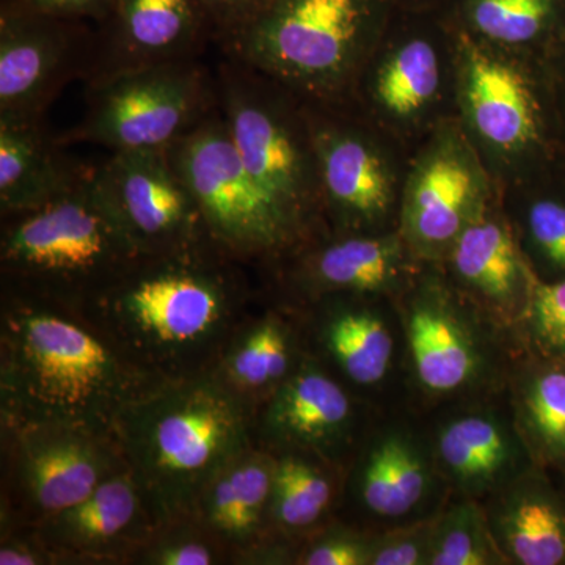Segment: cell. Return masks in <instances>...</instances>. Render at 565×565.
<instances>
[{"label":"cell","instance_id":"6da1fadb","mask_svg":"<svg viewBox=\"0 0 565 565\" xmlns=\"http://www.w3.org/2000/svg\"><path fill=\"white\" fill-rule=\"evenodd\" d=\"M244 266L214 241L141 256L76 313L147 373H211L247 318Z\"/></svg>","mask_w":565,"mask_h":565},{"label":"cell","instance_id":"7a4b0ae2","mask_svg":"<svg viewBox=\"0 0 565 565\" xmlns=\"http://www.w3.org/2000/svg\"><path fill=\"white\" fill-rule=\"evenodd\" d=\"M161 381L122 355L76 311L3 289L2 426L114 434L122 411Z\"/></svg>","mask_w":565,"mask_h":565},{"label":"cell","instance_id":"3957f363","mask_svg":"<svg viewBox=\"0 0 565 565\" xmlns=\"http://www.w3.org/2000/svg\"><path fill=\"white\" fill-rule=\"evenodd\" d=\"M253 403L217 371L163 379L114 427L156 531L191 520L203 490L253 446Z\"/></svg>","mask_w":565,"mask_h":565},{"label":"cell","instance_id":"277c9868","mask_svg":"<svg viewBox=\"0 0 565 565\" xmlns=\"http://www.w3.org/2000/svg\"><path fill=\"white\" fill-rule=\"evenodd\" d=\"M141 252L95 173L76 191L2 217L3 289L81 310L139 262Z\"/></svg>","mask_w":565,"mask_h":565},{"label":"cell","instance_id":"5b68a950","mask_svg":"<svg viewBox=\"0 0 565 565\" xmlns=\"http://www.w3.org/2000/svg\"><path fill=\"white\" fill-rule=\"evenodd\" d=\"M394 10L392 0H274L221 50L305 102L340 106Z\"/></svg>","mask_w":565,"mask_h":565},{"label":"cell","instance_id":"8992f818","mask_svg":"<svg viewBox=\"0 0 565 565\" xmlns=\"http://www.w3.org/2000/svg\"><path fill=\"white\" fill-rule=\"evenodd\" d=\"M218 109L245 169L303 245L330 233L307 104L281 82L223 55Z\"/></svg>","mask_w":565,"mask_h":565},{"label":"cell","instance_id":"52a82bcc","mask_svg":"<svg viewBox=\"0 0 565 565\" xmlns=\"http://www.w3.org/2000/svg\"><path fill=\"white\" fill-rule=\"evenodd\" d=\"M456 33V120L493 180L503 189L555 170L563 145L537 62Z\"/></svg>","mask_w":565,"mask_h":565},{"label":"cell","instance_id":"ba28073f","mask_svg":"<svg viewBox=\"0 0 565 565\" xmlns=\"http://www.w3.org/2000/svg\"><path fill=\"white\" fill-rule=\"evenodd\" d=\"M457 33L445 11L394 10L343 106L414 152L456 120Z\"/></svg>","mask_w":565,"mask_h":565},{"label":"cell","instance_id":"9c48e42d","mask_svg":"<svg viewBox=\"0 0 565 565\" xmlns=\"http://www.w3.org/2000/svg\"><path fill=\"white\" fill-rule=\"evenodd\" d=\"M85 104L84 117L58 139L110 152L169 150L218 109L215 76L200 58L95 77Z\"/></svg>","mask_w":565,"mask_h":565},{"label":"cell","instance_id":"30bf717a","mask_svg":"<svg viewBox=\"0 0 565 565\" xmlns=\"http://www.w3.org/2000/svg\"><path fill=\"white\" fill-rule=\"evenodd\" d=\"M212 241L234 258L273 267L302 241L245 169L221 109L169 148Z\"/></svg>","mask_w":565,"mask_h":565},{"label":"cell","instance_id":"8fae6325","mask_svg":"<svg viewBox=\"0 0 565 565\" xmlns=\"http://www.w3.org/2000/svg\"><path fill=\"white\" fill-rule=\"evenodd\" d=\"M305 104L330 233L397 230L412 152L343 104Z\"/></svg>","mask_w":565,"mask_h":565},{"label":"cell","instance_id":"7c38bea8","mask_svg":"<svg viewBox=\"0 0 565 565\" xmlns=\"http://www.w3.org/2000/svg\"><path fill=\"white\" fill-rule=\"evenodd\" d=\"M394 305L412 375L427 397L455 399L493 384L500 359L486 329L490 319L457 291L438 264H426Z\"/></svg>","mask_w":565,"mask_h":565},{"label":"cell","instance_id":"4fadbf2b","mask_svg":"<svg viewBox=\"0 0 565 565\" xmlns=\"http://www.w3.org/2000/svg\"><path fill=\"white\" fill-rule=\"evenodd\" d=\"M9 522L32 530L128 470L114 434L66 426H2Z\"/></svg>","mask_w":565,"mask_h":565},{"label":"cell","instance_id":"5bb4252c","mask_svg":"<svg viewBox=\"0 0 565 565\" xmlns=\"http://www.w3.org/2000/svg\"><path fill=\"white\" fill-rule=\"evenodd\" d=\"M500 192L459 122H445L411 154L397 230L419 262L440 264Z\"/></svg>","mask_w":565,"mask_h":565},{"label":"cell","instance_id":"9a60e30c","mask_svg":"<svg viewBox=\"0 0 565 565\" xmlns=\"http://www.w3.org/2000/svg\"><path fill=\"white\" fill-rule=\"evenodd\" d=\"M96 32L41 13L24 0L0 6V117L44 118L70 82L90 79Z\"/></svg>","mask_w":565,"mask_h":565},{"label":"cell","instance_id":"2e32d148","mask_svg":"<svg viewBox=\"0 0 565 565\" xmlns=\"http://www.w3.org/2000/svg\"><path fill=\"white\" fill-rule=\"evenodd\" d=\"M96 181L141 255H166L212 241L169 150L115 151Z\"/></svg>","mask_w":565,"mask_h":565},{"label":"cell","instance_id":"e0dca14e","mask_svg":"<svg viewBox=\"0 0 565 565\" xmlns=\"http://www.w3.org/2000/svg\"><path fill=\"white\" fill-rule=\"evenodd\" d=\"M426 263L405 244L399 230L375 234H334L292 252L270 267L278 281L303 299L356 296L396 300Z\"/></svg>","mask_w":565,"mask_h":565},{"label":"cell","instance_id":"ac0fdd59","mask_svg":"<svg viewBox=\"0 0 565 565\" xmlns=\"http://www.w3.org/2000/svg\"><path fill=\"white\" fill-rule=\"evenodd\" d=\"M438 266L490 321L514 326L525 319L537 278L516 243L501 192L468 223Z\"/></svg>","mask_w":565,"mask_h":565},{"label":"cell","instance_id":"d6986e66","mask_svg":"<svg viewBox=\"0 0 565 565\" xmlns=\"http://www.w3.org/2000/svg\"><path fill=\"white\" fill-rule=\"evenodd\" d=\"M210 40V22L200 0H117L114 13L96 32L95 66L88 81L199 58Z\"/></svg>","mask_w":565,"mask_h":565},{"label":"cell","instance_id":"ffe728a7","mask_svg":"<svg viewBox=\"0 0 565 565\" xmlns=\"http://www.w3.org/2000/svg\"><path fill=\"white\" fill-rule=\"evenodd\" d=\"M351 394L318 363L302 360L266 397L259 434L281 451H300L334 462L355 427Z\"/></svg>","mask_w":565,"mask_h":565},{"label":"cell","instance_id":"44dd1931","mask_svg":"<svg viewBox=\"0 0 565 565\" xmlns=\"http://www.w3.org/2000/svg\"><path fill=\"white\" fill-rule=\"evenodd\" d=\"M430 446L438 473L460 497L492 498L526 473L527 445L514 415L493 407L475 405L449 415Z\"/></svg>","mask_w":565,"mask_h":565},{"label":"cell","instance_id":"7402d4cb","mask_svg":"<svg viewBox=\"0 0 565 565\" xmlns=\"http://www.w3.org/2000/svg\"><path fill=\"white\" fill-rule=\"evenodd\" d=\"M31 531L57 559H132L156 526L125 470Z\"/></svg>","mask_w":565,"mask_h":565},{"label":"cell","instance_id":"603a6c76","mask_svg":"<svg viewBox=\"0 0 565 565\" xmlns=\"http://www.w3.org/2000/svg\"><path fill=\"white\" fill-rule=\"evenodd\" d=\"M440 482L433 446L407 427L392 426L364 448L353 475V494L367 515L396 526L430 516L423 511Z\"/></svg>","mask_w":565,"mask_h":565},{"label":"cell","instance_id":"cb8c5ba5","mask_svg":"<svg viewBox=\"0 0 565 565\" xmlns=\"http://www.w3.org/2000/svg\"><path fill=\"white\" fill-rule=\"evenodd\" d=\"M44 118L0 117V214L39 210L76 191L95 167L71 158Z\"/></svg>","mask_w":565,"mask_h":565},{"label":"cell","instance_id":"d4e9b609","mask_svg":"<svg viewBox=\"0 0 565 565\" xmlns=\"http://www.w3.org/2000/svg\"><path fill=\"white\" fill-rule=\"evenodd\" d=\"M321 310L323 348L352 385L377 388L392 374L396 337L386 305L388 299L327 296L313 300Z\"/></svg>","mask_w":565,"mask_h":565},{"label":"cell","instance_id":"484cf974","mask_svg":"<svg viewBox=\"0 0 565 565\" xmlns=\"http://www.w3.org/2000/svg\"><path fill=\"white\" fill-rule=\"evenodd\" d=\"M275 456L248 448L206 486L193 519L223 545H255L270 520Z\"/></svg>","mask_w":565,"mask_h":565},{"label":"cell","instance_id":"4316f807","mask_svg":"<svg viewBox=\"0 0 565 565\" xmlns=\"http://www.w3.org/2000/svg\"><path fill=\"white\" fill-rule=\"evenodd\" d=\"M489 500L490 530L509 564H565V509L541 482L522 475Z\"/></svg>","mask_w":565,"mask_h":565},{"label":"cell","instance_id":"83f0119b","mask_svg":"<svg viewBox=\"0 0 565 565\" xmlns=\"http://www.w3.org/2000/svg\"><path fill=\"white\" fill-rule=\"evenodd\" d=\"M445 13L479 43L535 62L565 28V0H452Z\"/></svg>","mask_w":565,"mask_h":565},{"label":"cell","instance_id":"f1b7e54d","mask_svg":"<svg viewBox=\"0 0 565 565\" xmlns=\"http://www.w3.org/2000/svg\"><path fill=\"white\" fill-rule=\"evenodd\" d=\"M552 177L553 170L501 189L516 243L541 281L548 275L565 278V196L550 185Z\"/></svg>","mask_w":565,"mask_h":565},{"label":"cell","instance_id":"f546056e","mask_svg":"<svg viewBox=\"0 0 565 565\" xmlns=\"http://www.w3.org/2000/svg\"><path fill=\"white\" fill-rule=\"evenodd\" d=\"M294 359L291 330L280 316L267 313L237 330L215 371L253 403L258 394L269 396L291 374Z\"/></svg>","mask_w":565,"mask_h":565},{"label":"cell","instance_id":"4dcf8cb0","mask_svg":"<svg viewBox=\"0 0 565 565\" xmlns=\"http://www.w3.org/2000/svg\"><path fill=\"white\" fill-rule=\"evenodd\" d=\"M322 459L300 451L275 456L270 520L289 533L310 530L329 514L334 484Z\"/></svg>","mask_w":565,"mask_h":565},{"label":"cell","instance_id":"1f68e13d","mask_svg":"<svg viewBox=\"0 0 565 565\" xmlns=\"http://www.w3.org/2000/svg\"><path fill=\"white\" fill-rule=\"evenodd\" d=\"M512 415L527 446L550 460H565V371L530 370L512 386Z\"/></svg>","mask_w":565,"mask_h":565},{"label":"cell","instance_id":"d6a6232c","mask_svg":"<svg viewBox=\"0 0 565 565\" xmlns=\"http://www.w3.org/2000/svg\"><path fill=\"white\" fill-rule=\"evenodd\" d=\"M494 541L486 508L460 497L437 511L430 542L429 565H508Z\"/></svg>","mask_w":565,"mask_h":565},{"label":"cell","instance_id":"836d02e7","mask_svg":"<svg viewBox=\"0 0 565 565\" xmlns=\"http://www.w3.org/2000/svg\"><path fill=\"white\" fill-rule=\"evenodd\" d=\"M226 546L195 519L159 527L134 555L141 564L212 565L222 563Z\"/></svg>","mask_w":565,"mask_h":565},{"label":"cell","instance_id":"e575fe53","mask_svg":"<svg viewBox=\"0 0 565 565\" xmlns=\"http://www.w3.org/2000/svg\"><path fill=\"white\" fill-rule=\"evenodd\" d=\"M435 514L371 535L370 565H429Z\"/></svg>","mask_w":565,"mask_h":565},{"label":"cell","instance_id":"d590c367","mask_svg":"<svg viewBox=\"0 0 565 565\" xmlns=\"http://www.w3.org/2000/svg\"><path fill=\"white\" fill-rule=\"evenodd\" d=\"M523 322L527 323L531 337L541 348L565 353V278L535 280Z\"/></svg>","mask_w":565,"mask_h":565},{"label":"cell","instance_id":"8d00e7d4","mask_svg":"<svg viewBox=\"0 0 565 565\" xmlns=\"http://www.w3.org/2000/svg\"><path fill=\"white\" fill-rule=\"evenodd\" d=\"M371 537L332 531L316 539L300 555L299 564L305 565H370Z\"/></svg>","mask_w":565,"mask_h":565},{"label":"cell","instance_id":"74e56055","mask_svg":"<svg viewBox=\"0 0 565 565\" xmlns=\"http://www.w3.org/2000/svg\"><path fill=\"white\" fill-rule=\"evenodd\" d=\"M210 22L212 41L221 46L269 9L274 0H200Z\"/></svg>","mask_w":565,"mask_h":565},{"label":"cell","instance_id":"f35d334b","mask_svg":"<svg viewBox=\"0 0 565 565\" xmlns=\"http://www.w3.org/2000/svg\"><path fill=\"white\" fill-rule=\"evenodd\" d=\"M557 136L565 145V28L537 62Z\"/></svg>","mask_w":565,"mask_h":565},{"label":"cell","instance_id":"ab89813d","mask_svg":"<svg viewBox=\"0 0 565 565\" xmlns=\"http://www.w3.org/2000/svg\"><path fill=\"white\" fill-rule=\"evenodd\" d=\"M41 13L71 21H96L103 24L111 17L117 0H24Z\"/></svg>","mask_w":565,"mask_h":565},{"label":"cell","instance_id":"60d3db41","mask_svg":"<svg viewBox=\"0 0 565 565\" xmlns=\"http://www.w3.org/2000/svg\"><path fill=\"white\" fill-rule=\"evenodd\" d=\"M58 559L52 555L35 534L31 539L9 537L3 539L0 545V565H40L57 564Z\"/></svg>","mask_w":565,"mask_h":565},{"label":"cell","instance_id":"b9f144b4","mask_svg":"<svg viewBox=\"0 0 565 565\" xmlns=\"http://www.w3.org/2000/svg\"><path fill=\"white\" fill-rule=\"evenodd\" d=\"M394 7L412 11H445L452 0H392Z\"/></svg>","mask_w":565,"mask_h":565}]
</instances>
